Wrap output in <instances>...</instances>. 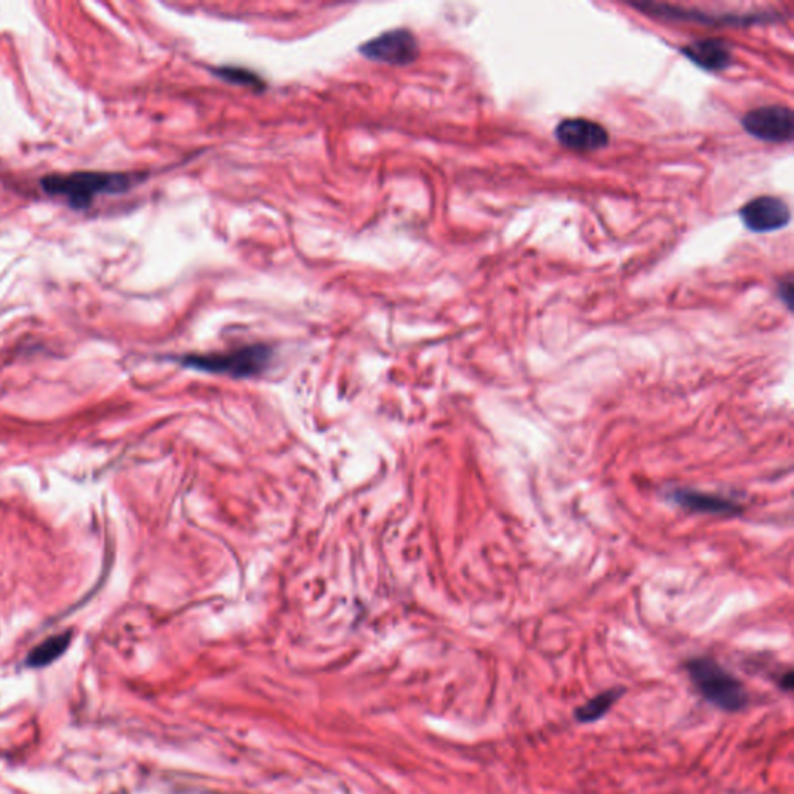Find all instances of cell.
<instances>
[{"label":"cell","instance_id":"7c38bea8","mask_svg":"<svg viewBox=\"0 0 794 794\" xmlns=\"http://www.w3.org/2000/svg\"><path fill=\"white\" fill-rule=\"evenodd\" d=\"M211 70H213L215 76L221 78L225 83L247 87V89H252L253 92H263V90H266V81H264L258 73L252 72V70L246 69V67L219 66Z\"/></svg>","mask_w":794,"mask_h":794},{"label":"cell","instance_id":"8fae6325","mask_svg":"<svg viewBox=\"0 0 794 794\" xmlns=\"http://www.w3.org/2000/svg\"><path fill=\"white\" fill-rule=\"evenodd\" d=\"M70 639H72L70 633H61V635H55L52 636V638L45 639L44 643L39 644L32 652L28 653V666H49L50 663L58 660L59 656L66 652L70 644Z\"/></svg>","mask_w":794,"mask_h":794},{"label":"cell","instance_id":"3957f363","mask_svg":"<svg viewBox=\"0 0 794 794\" xmlns=\"http://www.w3.org/2000/svg\"><path fill=\"white\" fill-rule=\"evenodd\" d=\"M686 670L697 691L715 708L726 712H739L748 705L750 695L742 681L712 658H692L687 661Z\"/></svg>","mask_w":794,"mask_h":794},{"label":"cell","instance_id":"4fadbf2b","mask_svg":"<svg viewBox=\"0 0 794 794\" xmlns=\"http://www.w3.org/2000/svg\"><path fill=\"white\" fill-rule=\"evenodd\" d=\"M777 683H779V686H781L782 691L790 692L794 686L793 672H791V670L784 672V674L779 677V680H777Z\"/></svg>","mask_w":794,"mask_h":794},{"label":"cell","instance_id":"52a82bcc","mask_svg":"<svg viewBox=\"0 0 794 794\" xmlns=\"http://www.w3.org/2000/svg\"><path fill=\"white\" fill-rule=\"evenodd\" d=\"M554 135L563 148L576 152L599 151L610 142L607 129L588 118H568L560 121Z\"/></svg>","mask_w":794,"mask_h":794},{"label":"cell","instance_id":"5b68a950","mask_svg":"<svg viewBox=\"0 0 794 794\" xmlns=\"http://www.w3.org/2000/svg\"><path fill=\"white\" fill-rule=\"evenodd\" d=\"M742 126L754 139L767 143H787L793 139V112L787 106L774 104L748 112Z\"/></svg>","mask_w":794,"mask_h":794},{"label":"cell","instance_id":"8992f818","mask_svg":"<svg viewBox=\"0 0 794 794\" xmlns=\"http://www.w3.org/2000/svg\"><path fill=\"white\" fill-rule=\"evenodd\" d=\"M740 219L750 232L773 233L787 227L791 221L788 205L779 197L763 196L740 208Z\"/></svg>","mask_w":794,"mask_h":794},{"label":"cell","instance_id":"7a4b0ae2","mask_svg":"<svg viewBox=\"0 0 794 794\" xmlns=\"http://www.w3.org/2000/svg\"><path fill=\"white\" fill-rule=\"evenodd\" d=\"M273 349L264 343L239 346L221 353L187 354L177 359L185 368L202 373L221 374L233 379L258 377L269 368Z\"/></svg>","mask_w":794,"mask_h":794},{"label":"cell","instance_id":"ba28073f","mask_svg":"<svg viewBox=\"0 0 794 794\" xmlns=\"http://www.w3.org/2000/svg\"><path fill=\"white\" fill-rule=\"evenodd\" d=\"M681 53L691 59L695 66L708 72H723L732 64L731 49L720 39L708 38L691 42L681 49Z\"/></svg>","mask_w":794,"mask_h":794},{"label":"cell","instance_id":"277c9868","mask_svg":"<svg viewBox=\"0 0 794 794\" xmlns=\"http://www.w3.org/2000/svg\"><path fill=\"white\" fill-rule=\"evenodd\" d=\"M363 58L376 63L404 67L415 63L419 56V42L408 28H393L359 47Z\"/></svg>","mask_w":794,"mask_h":794},{"label":"cell","instance_id":"6da1fadb","mask_svg":"<svg viewBox=\"0 0 794 794\" xmlns=\"http://www.w3.org/2000/svg\"><path fill=\"white\" fill-rule=\"evenodd\" d=\"M139 174L128 173H70L50 174L39 180L42 191L50 197H61L76 211L92 207L100 196L123 194L142 182Z\"/></svg>","mask_w":794,"mask_h":794},{"label":"cell","instance_id":"9c48e42d","mask_svg":"<svg viewBox=\"0 0 794 794\" xmlns=\"http://www.w3.org/2000/svg\"><path fill=\"white\" fill-rule=\"evenodd\" d=\"M672 500L681 508L700 514L726 515L734 517L743 511L742 506L737 505L736 501L720 495L706 494V492L691 491V489H677L672 494Z\"/></svg>","mask_w":794,"mask_h":794},{"label":"cell","instance_id":"30bf717a","mask_svg":"<svg viewBox=\"0 0 794 794\" xmlns=\"http://www.w3.org/2000/svg\"><path fill=\"white\" fill-rule=\"evenodd\" d=\"M622 694H624V689H622V687L607 689V691L601 692V694L591 698L585 705L579 706L576 712H574V717H576L577 722L580 723L596 722V720L604 717V715L612 709V706L622 697Z\"/></svg>","mask_w":794,"mask_h":794}]
</instances>
